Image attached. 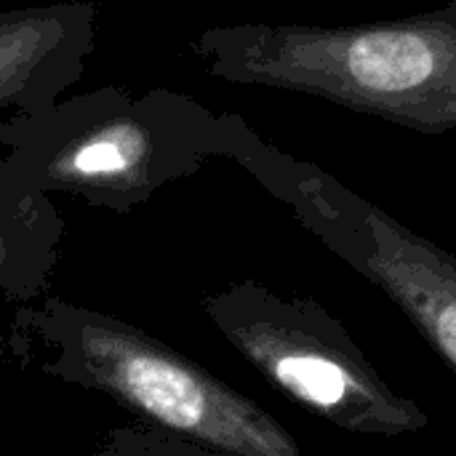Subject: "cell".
Listing matches in <instances>:
<instances>
[{
  "label": "cell",
  "mask_w": 456,
  "mask_h": 456,
  "mask_svg": "<svg viewBox=\"0 0 456 456\" xmlns=\"http://www.w3.org/2000/svg\"><path fill=\"white\" fill-rule=\"evenodd\" d=\"M230 83L318 96L419 134L456 131V0L358 24H230L190 43Z\"/></svg>",
  "instance_id": "obj_1"
},
{
  "label": "cell",
  "mask_w": 456,
  "mask_h": 456,
  "mask_svg": "<svg viewBox=\"0 0 456 456\" xmlns=\"http://www.w3.org/2000/svg\"><path fill=\"white\" fill-rule=\"evenodd\" d=\"M19 326L51 350L45 377L102 393L144 425L224 456H305L259 403L136 326L61 299L27 310Z\"/></svg>",
  "instance_id": "obj_2"
},
{
  "label": "cell",
  "mask_w": 456,
  "mask_h": 456,
  "mask_svg": "<svg viewBox=\"0 0 456 456\" xmlns=\"http://www.w3.org/2000/svg\"><path fill=\"white\" fill-rule=\"evenodd\" d=\"M203 313L267 382L339 430L382 438L428 430L425 409L390 387L315 299L240 281L206 297Z\"/></svg>",
  "instance_id": "obj_3"
},
{
  "label": "cell",
  "mask_w": 456,
  "mask_h": 456,
  "mask_svg": "<svg viewBox=\"0 0 456 456\" xmlns=\"http://www.w3.org/2000/svg\"><path fill=\"white\" fill-rule=\"evenodd\" d=\"M238 158L347 267L369 278L456 374V256L409 230L315 163L297 160L230 118Z\"/></svg>",
  "instance_id": "obj_4"
},
{
  "label": "cell",
  "mask_w": 456,
  "mask_h": 456,
  "mask_svg": "<svg viewBox=\"0 0 456 456\" xmlns=\"http://www.w3.org/2000/svg\"><path fill=\"white\" fill-rule=\"evenodd\" d=\"M227 118L206 110L176 128L150 115V99L83 123L51 147L29 144L21 152L27 174L43 190H61L94 206L128 211L166 182L192 174L211 152L227 150Z\"/></svg>",
  "instance_id": "obj_5"
},
{
  "label": "cell",
  "mask_w": 456,
  "mask_h": 456,
  "mask_svg": "<svg viewBox=\"0 0 456 456\" xmlns=\"http://www.w3.org/2000/svg\"><path fill=\"white\" fill-rule=\"evenodd\" d=\"M94 5L53 3L0 13V142L21 150L61 115L56 96L86 69Z\"/></svg>",
  "instance_id": "obj_6"
},
{
  "label": "cell",
  "mask_w": 456,
  "mask_h": 456,
  "mask_svg": "<svg viewBox=\"0 0 456 456\" xmlns=\"http://www.w3.org/2000/svg\"><path fill=\"white\" fill-rule=\"evenodd\" d=\"M77 456H224L211 452L195 441H187L182 436L166 433L160 428L134 422L126 428H110L104 438Z\"/></svg>",
  "instance_id": "obj_7"
}]
</instances>
